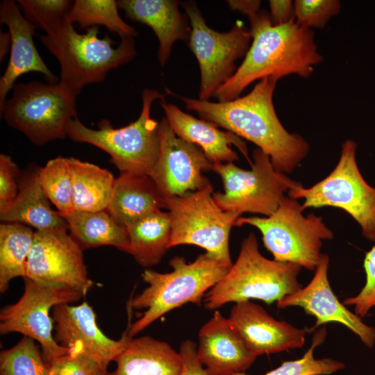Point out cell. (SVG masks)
Wrapping results in <instances>:
<instances>
[{
	"mask_svg": "<svg viewBox=\"0 0 375 375\" xmlns=\"http://www.w3.org/2000/svg\"><path fill=\"white\" fill-rule=\"evenodd\" d=\"M278 81L274 77L265 78L247 94L224 102L170 93L201 119L255 144L269 156L276 170L286 174L292 172L305 159L310 147L301 135L288 132L277 117L273 94Z\"/></svg>",
	"mask_w": 375,
	"mask_h": 375,
	"instance_id": "1",
	"label": "cell"
},
{
	"mask_svg": "<svg viewBox=\"0 0 375 375\" xmlns=\"http://www.w3.org/2000/svg\"><path fill=\"white\" fill-rule=\"evenodd\" d=\"M248 18L252 42L236 72L216 91L214 97L219 101L238 98L250 84L267 77L279 80L295 74L307 78L323 61L313 32L295 19L274 25L269 13L264 10Z\"/></svg>",
	"mask_w": 375,
	"mask_h": 375,
	"instance_id": "2",
	"label": "cell"
},
{
	"mask_svg": "<svg viewBox=\"0 0 375 375\" xmlns=\"http://www.w3.org/2000/svg\"><path fill=\"white\" fill-rule=\"evenodd\" d=\"M80 34L66 20L55 30L40 36L60 66L59 83L78 95L88 84L104 81L108 73L136 55L133 37H120L117 47L108 35L99 38L98 26Z\"/></svg>",
	"mask_w": 375,
	"mask_h": 375,
	"instance_id": "3",
	"label": "cell"
},
{
	"mask_svg": "<svg viewBox=\"0 0 375 375\" xmlns=\"http://www.w3.org/2000/svg\"><path fill=\"white\" fill-rule=\"evenodd\" d=\"M169 265L173 270L168 273L151 269L142 273L148 286L131 298L129 306L145 311L127 328L128 337L133 338L163 315L187 303L200 306L206 293L229 269L206 253L190 263L182 256H175Z\"/></svg>",
	"mask_w": 375,
	"mask_h": 375,
	"instance_id": "4",
	"label": "cell"
},
{
	"mask_svg": "<svg viewBox=\"0 0 375 375\" xmlns=\"http://www.w3.org/2000/svg\"><path fill=\"white\" fill-rule=\"evenodd\" d=\"M301 269L297 265L264 257L255 234L249 233L241 243L235 262L206 294L204 306L216 310L230 302L250 299L278 302L302 288L298 281Z\"/></svg>",
	"mask_w": 375,
	"mask_h": 375,
	"instance_id": "5",
	"label": "cell"
},
{
	"mask_svg": "<svg viewBox=\"0 0 375 375\" xmlns=\"http://www.w3.org/2000/svg\"><path fill=\"white\" fill-rule=\"evenodd\" d=\"M158 99L164 101V96L157 90L145 88L142 92L140 116L133 122L115 128L109 120L102 119L98 128L93 129L76 117L68 125L67 136L106 152L120 174L149 175L160 153L159 123L150 115L151 106Z\"/></svg>",
	"mask_w": 375,
	"mask_h": 375,
	"instance_id": "6",
	"label": "cell"
},
{
	"mask_svg": "<svg viewBox=\"0 0 375 375\" xmlns=\"http://www.w3.org/2000/svg\"><path fill=\"white\" fill-rule=\"evenodd\" d=\"M304 210L297 199L285 196L269 216L239 217L235 226L257 228L274 260L314 271L322 256L323 241L332 240L333 233L322 217L313 213L305 216Z\"/></svg>",
	"mask_w": 375,
	"mask_h": 375,
	"instance_id": "7",
	"label": "cell"
},
{
	"mask_svg": "<svg viewBox=\"0 0 375 375\" xmlns=\"http://www.w3.org/2000/svg\"><path fill=\"white\" fill-rule=\"evenodd\" d=\"M76 96L59 83H19L0 106V112L9 126L42 145L67 136L69 122L77 117Z\"/></svg>",
	"mask_w": 375,
	"mask_h": 375,
	"instance_id": "8",
	"label": "cell"
},
{
	"mask_svg": "<svg viewBox=\"0 0 375 375\" xmlns=\"http://www.w3.org/2000/svg\"><path fill=\"white\" fill-rule=\"evenodd\" d=\"M212 193L210 182L201 190L165 199L171 226L169 249L181 244L199 246L230 268L229 235L240 215L222 210Z\"/></svg>",
	"mask_w": 375,
	"mask_h": 375,
	"instance_id": "9",
	"label": "cell"
},
{
	"mask_svg": "<svg viewBox=\"0 0 375 375\" xmlns=\"http://www.w3.org/2000/svg\"><path fill=\"white\" fill-rule=\"evenodd\" d=\"M356 148L355 141H344L338 162L326 178L309 188L295 187L288 196L302 199L305 210L331 206L346 211L359 224L363 236L375 242V188L358 169Z\"/></svg>",
	"mask_w": 375,
	"mask_h": 375,
	"instance_id": "10",
	"label": "cell"
},
{
	"mask_svg": "<svg viewBox=\"0 0 375 375\" xmlns=\"http://www.w3.org/2000/svg\"><path fill=\"white\" fill-rule=\"evenodd\" d=\"M252 156L250 169L233 162L213 163L212 170L221 177L224 192H213L212 198L224 211L267 217L277 209L285 192L301 183L276 170L269 156L259 148Z\"/></svg>",
	"mask_w": 375,
	"mask_h": 375,
	"instance_id": "11",
	"label": "cell"
},
{
	"mask_svg": "<svg viewBox=\"0 0 375 375\" xmlns=\"http://www.w3.org/2000/svg\"><path fill=\"white\" fill-rule=\"evenodd\" d=\"M181 5L191 26L188 47L201 72L199 99L209 101L236 72L235 62L245 57L251 33L240 21H236L230 31L218 32L206 24L196 2L188 1Z\"/></svg>",
	"mask_w": 375,
	"mask_h": 375,
	"instance_id": "12",
	"label": "cell"
},
{
	"mask_svg": "<svg viewBox=\"0 0 375 375\" xmlns=\"http://www.w3.org/2000/svg\"><path fill=\"white\" fill-rule=\"evenodd\" d=\"M22 297L12 304L2 308L0 333L2 335L20 333L37 341L46 363L66 354L69 350L55 340L54 324L50 310L60 303H71L83 296L65 285H48L24 277Z\"/></svg>",
	"mask_w": 375,
	"mask_h": 375,
	"instance_id": "13",
	"label": "cell"
},
{
	"mask_svg": "<svg viewBox=\"0 0 375 375\" xmlns=\"http://www.w3.org/2000/svg\"><path fill=\"white\" fill-rule=\"evenodd\" d=\"M33 281L68 286L83 297L92 288L83 249L67 231H35L26 264Z\"/></svg>",
	"mask_w": 375,
	"mask_h": 375,
	"instance_id": "14",
	"label": "cell"
},
{
	"mask_svg": "<svg viewBox=\"0 0 375 375\" xmlns=\"http://www.w3.org/2000/svg\"><path fill=\"white\" fill-rule=\"evenodd\" d=\"M160 153L149 176L165 199L201 190L213 163L198 146L179 138L165 117L159 122Z\"/></svg>",
	"mask_w": 375,
	"mask_h": 375,
	"instance_id": "15",
	"label": "cell"
},
{
	"mask_svg": "<svg viewBox=\"0 0 375 375\" xmlns=\"http://www.w3.org/2000/svg\"><path fill=\"white\" fill-rule=\"evenodd\" d=\"M51 310L56 342L69 351L89 356L106 375L108 365L126 344L129 338L126 331L118 340L107 337L97 325L93 308L85 301L78 306L60 303Z\"/></svg>",
	"mask_w": 375,
	"mask_h": 375,
	"instance_id": "16",
	"label": "cell"
},
{
	"mask_svg": "<svg viewBox=\"0 0 375 375\" xmlns=\"http://www.w3.org/2000/svg\"><path fill=\"white\" fill-rule=\"evenodd\" d=\"M329 257L322 253L312 280L304 288L276 302L278 308L299 306L316 319L311 328L335 322L344 325L355 333L368 348L375 344V328L367 325L362 318L341 303L333 292L328 277Z\"/></svg>",
	"mask_w": 375,
	"mask_h": 375,
	"instance_id": "17",
	"label": "cell"
},
{
	"mask_svg": "<svg viewBox=\"0 0 375 375\" xmlns=\"http://www.w3.org/2000/svg\"><path fill=\"white\" fill-rule=\"evenodd\" d=\"M228 321L248 349L256 357L302 348L312 328H298L278 321L250 300L235 303Z\"/></svg>",
	"mask_w": 375,
	"mask_h": 375,
	"instance_id": "18",
	"label": "cell"
},
{
	"mask_svg": "<svg viewBox=\"0 0 375 375\" xmlns=\"http://www.w3.org/2000/svg\"><path fill=\"white\" fill-rule=\"evenodd\" d=\"M198 340L197 357L207 375L244 372L256 358L219 310L201 326Z\"/></svg>",
	"mask_w": 375,
	"mask_h": 375,
	"instance_id": "19",
	"label": "cell"
},
{
	"mask_svg": "<svg viewBox=\"0 0 375 375\" xmlns=\"http://www.w3.org/2000/svg\"><path fill=\"white\" fill-rule=\"evenodd\" d=\"M0 21L7 26L11 39L9 61L0 79L1 106L16 80L26 73L40 72L51 83H56L58 78L48 68L35 46L33 35L37 27L24 17L16 3L12 0L1 1Z\"/></svg>",
	"mask_w": 375,
	"mask_h": 375,
	"instance_id": "20",
	"label": "cell"
},
{
	"mask_svg": "<svg viewBox=\"0 0 375 375\" xmlns=\"http://www.w3.org/2000/svg\"><path fill=\"white\" fill-rule=\"evenodd\" d=\"M160 105L174 132L181 139L201 148L212 163L238 160V153L232 149L234 145L251 164L246 144L235 134L222 131L212 122L185 113L174 104L162 101Z\"/></svg>",
	"mask_w": 375,
	"mask_h": 375,
	"instance_id": "21",
	"label": "cell"
},
{
	"mask_svg": "<svg viewBox=\"0 0 375 375\" xmlns=\"http://www.w3.org/2000/svg\"><path fill=\"white\" fill-rule=\"evenodd\" d=\"M175 0H120L118 8L127 18L149 26L158 40V59L164 67L174 43L188 41L191 33L189 18L178 10Z\"/></svg>",
	"mask_w": 375,
	"mask_h": 375,
	"instance_id": "22",
	"label": "cell"
},
{
	"mask_svg": "<svg viewBox=\"0 0 375 375\" xmlns=\"http://www.w3.org/2000/svg\"><path fill=\"white\" fill-rule=\"evenodd\" d=\"M39 169L32 165L19 175L18 193L11 202L0 207V219L31 226L37 231H67V222L51 208L42 188Z\"/></svg>",
	"mask_w": 375,
	"mask_h": 375,
	"instance_id": "23",
	"label": "cell"
},
{
	"mask_svg": "<svg viewBox=\"0 0 375 375\" xmlns=\"http://www.w3.org/2000/svg\"><path fill=\"white\" fill-rule=\"evenodd\" d=\"M116 369L106 375H181V353L165 342L151 336L128 338L116 357Z\"/></svg>",
	"mask_w": 375,
	"mask_h": 375,
	"instance_id": "24",
	"label": "cell"
},
{
	"mask_svg": "<svg viewBox=\"0 0 375 375\" xmlns=\"http://www.w3.org/2000/svg\"><path fill=\"white\" fill-rule=\"evenodd\" d=\"M162 208H167L165 199L149 175L120 174L106 210L126 228Z\"/></svg>",
	"mask_w": 375,
	"mask_h": 375,
	"instance_id": "25",
	"label": "cell"
},
{
	"mask_svg": "<svg viewBox=\"0 0 375 375\" xmlns=\"http://www.w3.org/2000/svg\"><path fill=\"white\" fill-rule=\"evenodd\" d=\"M60 215L67 222L69 234L83 250L112 246L128 253L126 228L117 223L106 210L95 212L73 210Z\"/></svg>",
	"mask_w": 375,
	"mask_h": 375,
	"instance_id": "26",
	"label": "cell"
},
{
	"mask_svg": "<svg viewBox=\"0 0 375 375\" xmlns=\"http://www.w3.org/2000/svg\"><path fill=\"white\" fill-rule=\"evenodd\" d=\"M72 177L74 210H105L110 203L115 178L108 170L79 159L67 158Z\"/></svg>",
	"mask_w": 375,
	"mask_h": 375,
	"instance_id": "27",
	"label": "cell"
},
{
	"mask_svg": "<svg viewBox=\"0 0 375 375\" xmlns=\"http://www.w3.org/2000/svg\"><path fill=\"white\" fill-rule=\"evenodd\" d=\"M128 253L144 267L158 265L167 249L171 238L168 212L158 210L126 227Z\"/></svg>",
	"mask_w": 375,
	"mask_h": 375,
	"instance_id": "28",
	"label": "cell"
},
{
	"mask_svg": "<svg viewBox=\"0 0 375 375\" xmlns=\"http://www.w3.org/2000/svg\"><path fill=\"white\" fill-rule=\"evenodd\" d=\"M34 235L35 232L26 224L3 222L0 225L1 293L8 289L12 279L26 276Z\"/></svg>",
	"mask_w": 375,
	"mask_h": 375,
	"instance_id": "29",
	"label": "cell"
},
{
	"mask_svg": "<svg viewBox=\"0 0 375 375\" xmlns=\"http://www.w3.org/2000/svg\"><path fill=\"white\" fill-rule=\"evenodd\" d=\"M118 8L115 0H76L67 19L73 24L77 23L81 28L103 26L119 37L137 36V31L122 19Z\"/></svg>",
	"mask_w": 375,
	"mask_h": 375,
	"instance_id": "30",
	"label": "cell"
},
{
	"mask_svg": "<svg viewBox=\"0 0 375 375\" xmlns=\"http://www.w3.org/2000/svg\"><path fill=\"white\" fill-rule=\"evenodd\" d=\"M39 180L48 199L60 214L74 210L72 177L67 158L58 156L40 167Z\"/></svg>",
	"mask_w": 375,
	"mask_h": 375,
	"instance_id": "31",
	"label": "cell"
},
{
	"mask_svg": "<svg viewBox=\"0 0 375 375\" xmlns=\"http://www.w3.org/2000/svg\"><path fill=\"white\" fill-rule=\"evenodd\" d=\"M44 360L35 340L24 336L15 346L0 353V375H47Z\"/></svg>",
	"mask_w": 375,
	"mask_h": 375,
	"instance_id": "32",
	"label": "cell"
},
{
	"mask_svg": "<svg viewBox=\"0 0 375 375\" xmlns=\"http://www.w3.org/2000/svg\"><path fill=\"white\" fill-rule=\"evenodd\" d=\"M325 328L315 333L312 344L303 356L297 360L283 362L277 368L264 375H326L344 368V364L331 358L315 359L314 349L321 344L326 337ZM229 375H250L244 372Z\"/></svg>",
	"mask_w": 375,
	"mask_h": 375,
	"instance_id": "33",
	"label": "cell"
},
{
	"mask_svg": "<svg viewBox=\"0 0 375 375\" xmlns=\"http://www.w3.org/2000/svg\"><path fill=\"white\" fill-rule=\"evenodd\" d=\"M18 6L24 17L48 33L67 19L74 1L69 0H19Z\"/></svg>",
	"mask_w": 375,
	"mask_h": 375,
	"instance_id": "34",
	"label": "cell"
},
{
	"mask_svg": "<svg viewBox=\"0 0 375 375\" xmlns=\"http://www.w3.org/2000/svg\"><path fill=\"white\" fill-rule=\"evenodd\" d=\"M294 4L296 22L309 29L324 27L341 8L338 0H296Z\"/></svg>",
	"mask_w": 375,
	"mask_h": 375,
	"instance_id": "35",
	"label": "cell"
},
{
	"mask_svg": "<svg viewBox=\"0 0 375 375\" xmlns=\"http://www.w3.org/2000/svg\"><path fill=\"white\" fill-rule=\"evenodd\" d=\"M47 364V375H105L100 365L82 352L69 351Z\"/></svg>",
	"mask_w": 375,
	"mask_h": 375,
	"instance_id": "36",
	"label": "cell"
},
{
	"mask_svg": "<svg viewBox=\"0 0 375 375\" xmlns=\"http://www.w3.org/2000/svg\"><path fill=\"white\" fill-rule=\"evenodd\" d=\"M363 267L366 274L365 285L358 294L342 302L345 306H353L355 313L361 318L375 308V244L366 253Z\"/></svg>",
	"mask_w": 375,
	"mask_h": 375,
	"instance_id": "37",
	"label": "cell"
},
{
	"mask_svg": "<svg viewBox=\"0 0 375 375\" xmlns=\"http://www.w3.org/2000/svg\"><path fill=\"white\" fill-rule=\"evenodd\" d=\"M19 170L8 155L0 154V207L11 202L19 190Z\"/></svg>",
	"mask_w": 375,
	"mask_h": 375,
	"instance_id": "38",
	"label": "cell"
},
{
	"mask_svg": "<svg viewBox=\"0 0 375 375\" xmlns=\"http://www.w3.org/2000/svg\"><path fill=\"white\" fill-rule=\"evenodd\" d=\"M181 353L183 367L181 375H207L205 369L197 357V345L190 340L181 344Z\"/></svg>",
	"mask_w": 375,
	"mask_h": 375,
	"instance_id": "39",
	"label": "cell"
},
{
	"mask_svg": "<svg viewBox=\"0 0 375 375\" xmlns=\"http://www.w3.org/2000/svg\"><path fill=\"white\" fill-rule=\"evenodd\" d=\"M269 16L274 25L288 23L295 19L294 2L291 0H271L269 1Z\"/></svg>",
	"mask_w": 375,
	"mask_h": 375,
	"instance_id": "40",
	"label": "cell"
},
{
	"mask_svg": "<svg viewBox=\"0 0 375 375\" xmlns=\"http://www.w3.org/2000/svg\"><path fill=\"white\" fill-rule=\"evenodd\" d=\"M226 2L231 10L239 11L247 17L260 10V1L229 0Z\"/></svg>",
	"mask_w": 375,
	"mask_h": 375,
	"instance_id": "41",
	"label": "cell"
},
{
	"mask_svg": "<svg viewBox=\"0 0 375 375\" xmlns=\"http://www.w3.org/2000/svg\"><path fill=\"white\" fill-rule=\"evenodd\" d=\"M11 39L8 31L0 33V61L10 49Z\"/></svg>",
	"mask_w": 375,
	"mask_h": 375,
	"instance_id": "42",
	"label": "cell"
}]
</instances>
